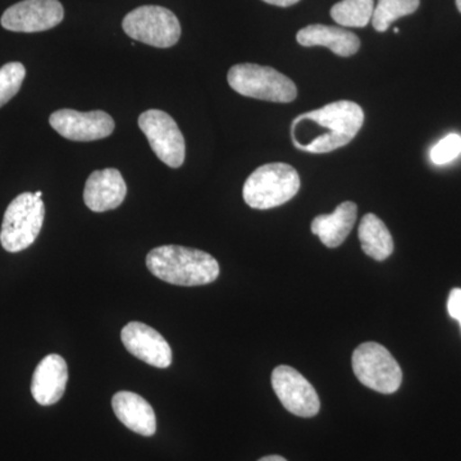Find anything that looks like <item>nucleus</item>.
Instances as JSON below:
<instances>
[{"instance_id":"nucleus-1","label":"nucleus","mask_w":461,"mask_h":461,"mask_svg":"<svg viewBox=\"0 0 461 461\" xmlns=\"http://www.w3.org/2000/svg\"><path fill=\"white\" fill-rule=\"evenodd\" d=\"M364 123L357 103L339 100L315 111L297 115L291 124V139L297 150L326 154L354 140Z\"/></svg>"},{"instance_id":"nucleus-2","label":"nucleus","mask_w":461,"mask_h":461,"mask_svg":"<svg viewBox=\"0 0 461 461\" xmlns=\"http://www.w3.org/2000/svg\"><path fill=\"white\" fill-rule=\"evenodd\" d=\"M147 267L159 280L176 286H202L217 280L220 264L199 249L163 245L147 257Z\"/></svg>"},{"instance_id":"nucleus-3","label":"nucleus","mask_w":461,"mask_h":461,"mask_svg":"<svg viewBox=\"0 0 461 461\" xmlns=\"http://www.w3.org/2000/svg\"><path fill=\"white\" fill-rule=\"evenodd\" d=\"M299 190V173L293 166L269 163L249 176L242 196L250 208L266 211L290 202Z\"/></svg>"},{"instance_id":"nucleus-4","label":"nucleus","mask_w":461,"mask_h":461,"mask_svg":"<svg viewBox=\"0 0 461 461\" xmlns=\"http://www.w3.org/2000/svg\"><path fill=\"white\" fill-rule=\"evenodd\" d=\"M227 80L236 93L248 98L291 103L297 96V87L294 81L272 67L241 63L230 67Z\"/></svg>"},{"instance_id":"nucleus-5","label":"nucleus","mask_w":461,"mask_h":461,"mask_svg":"<svg viewBox=\"0 0 461 461\" xmlns=\"http://www.w3.org/2000/svg\"><path fill=\"white\" fill-rule=\"evenodd\" d=\"M45 205L33 193L18 195L5 211L0 230V244L8 253H18L32 247L41 233Z\"/></svg>"},{"instance_id":"nucleus-6","label":"nucleus","mask_w":461,"mask_h":461,"mask_svg":"<svg viewBox=\"0 0 461 461\" xmlns=\"http://www.w3.org/2000/svg\"><path fill=\"white\" fill-rule=\"evenodd\" d=\"M124 32L150 47L171 48L181 38V25L173 12L159 5H142L123 18Z\"/></svg>"},{"instance_id":"nucleus-7","label":"nucleus","mask_w":461,"mask_h":461,"mask_svg":"<svg viewBox=\"0 0 461 461\" xmlns=\"http://www.w3.org/2000/svg\"><path fill=\"white\" fill-rule=\"evenodd\" d=\"M353 369L360 384L379 393L390 395L402 386V371L399 363L377 342H366L355 348Z\"/></svg>"},{"instance_id":"nucleus-8","label":"nucleus","mask_w":461,"mask_h":461,"mask_svg":"<svg viewBox=\"0 0 461 461\" xmlns=\"http://www.w3.org/2000/svg\"><path fill=\"white\" fill-rule=\"evenodd\" d=\"M139 127L151 150L165 165L171 168L184 165L186 145L180 127L171 115L159 109H149L139 117Z\"/></svg>"},{"instance_id":"nucleus-9","label":"nucleus","mask_w":461,"mask_h":461,"mask_svg":"<svg viewBox=\"0 0 461 461\" xmlns=\"http://www.w3.org/2000/svg\"><path fill=\"white\" fill-rule=\"evenodd\" d=\"M276 395L291 414L312 418L320 412L321 402L313 384L296 369L280 366L272 373Z\"/></svg>"},{"instance_id":"nucleus-10","label":"nucleus","mask_w":461,"mask_h":461,"mask_svg":"<svg viewBox=\"0 0 461 461\" xmlns=\"http://www.w3.org/2000/svg\"><path fill=\"white\" fill-rule=\"evenodd\" d=\"M65 18L58 0H23L3 14L0 23L8 32H41L53 29Z\"/></svg>"},{"instance_id":"nucleus-11","label":"nucleus","mask_w":461,"mask_h":461,"mask_svg":"<svg viewBox=\"0 0 461 461\" xmlns=\"http://www.w3.org/2000/svg\"><path fill=\"white\" fill-rule=\"evenodd\" d=\"M50 123L60 136L71 141L102 140L114 131L113 118L103 111L59 109L50 115Z\"/></svg>"},{"instance_id":"nucleus-12","label":"nucleus","mask_w":461,"mask_h":461,"mask_svg":"<svg viewBox=\"0 0 461 461\" xmlns=\"http://www.w3.org/2000/svg\"><path fill=\"white\" fill-rule=\"evenodd\" d=\"M121 339L130 354L138 359L156 366L168 368L172 363L171 346L158 330L141 321H131L122 329Z\"/></svg>"},{"instance_id":"nucleus-13","label":"nucleus","mask_w":461,"mask_h":461,"mask_svg":"<svg viewBox=\"0 0 461 461\" xmlns=\"http://www.w3.org/2000/svg\"><path fill=\"white\" fill-rule=\"evenodd\" d=\"M127 195L122 173L115 168L94 171L87 178L84 190V202L95 213L112 211L122 204Z\"/></svg>"},{"instance_id":"nucleus-14","label":"nucleus","mask_w":461,"mask_h":461,"mask_svg":"<svg viewBox=\"0 0 461 461\" xmlns=\"http://www.w3.org/2000/svg\"><path fill=\"white\" fill-rule=\"evenodd\" d=\"M68 382V366L60 355L50 354L36 366L32 382L33 399L42 406L53 405L62 399Z\"/></svg>"},{"instance_id":"nucleus-15","label":"nucleus","mask_w":461,"mask_h":461,"mask_svg":"<svg viewBox=\"0 0 461 461\" xmlns=\"http://www.w3.org/2000/svg\"><path fill=\"white\" fill-rule=\"evenodd\" d=\"M112 408L115 417L132 432L145 437L156 433V412L144 397L130 391H121L112 399Z\"/></svg>"},{"instance_id":"nucleus-16","label":"nucleus","mask_w":461,"mask_h":461,"mask_svg":"<svg viewBox=\"0 0 461 461\" xmlns=\"http://www.w3.org/2000/svg\"><path fill=\"white\" fill-rule=\"evenodd\" d=\"M296 41L306 48L326 47L339 57H351L360 50V39L339 26L309 25L300 30Z\"/></svg>"},{"instance_id":"nucleus-17","label":"nucleus","mask_w":461,"mask_h":461,"mask_svg":"<svg viewBox=\"0 0 461 461\" xmlns=\"http://www.w3.org/2000/svg\"><path fill=\"white\" fill-rule=\"evenodd\" d=\"M357 217V204L353 202L342 203L333 213L315 217L312 222V232L320 238L324 247L339 248L353 230Z\"/></svg>"},{"instance_id":"nucleus-18","label":"nucleus","mask_w":461,"mask_h":461,"mask_svg":"<svg viewBox=\"0 0 461 461\" xmlns=\"http://www.w3.org/2000/svg\"><path fill=\"white\" fill-rule=\"evenodd\" d=\"M360 244L366 256L384 262L393 253V240L384 221L377 215L368 213L360 221L357 230Z\"/></svg>"},{"instance_id":"nucleus-19","label":"nucleus","mask_w":461,"mask_h":461,"mask_svg":"<svg viewBox=\"0 0 461 461\" xmlns=\"http://www.w3.org/2000/svg\"><path fill=\"white\" fill-rule=\"evenodd\" d=\"M375 0H341L330 9V17L339 26L366 27L372 21Z\"/></svg>"},{"instance_id":"nucleus-20","label":"nucleus","mask_w":461,"mask_h":461,"mask_svg":"<svg viewBox=\"0 0 461 461\" xmlns=\"http://www.w3.org/2000/svg\"><path fill=\"white\" fill-rule=\"evenodd\" d=\"M420 0H378L373 12L372 25L375 32H387L391 23L409 16L420 8Z\"/></svg>"},{"instance_id":"nucleus-21","label":"nucleus","mask_w":461,"mask_h":461,"mask_svg":"<svg viewBox=\"0 0 461 461\" xmlns=\"http://www.w3.org/2000/svg\"><path fill=\"white\" fill-rule=\"evenodd\" d=\"M25 77L26 68L23 63L11 62L0 68V108L17 95Z\"/></svg>"},{"instance_id":"nucleus-22","label":"nucleus","mask_w":461,"mask_h":461,"mask_svg":"<svg viewBox=\"0 0 461 461\" xmlns=\"http://www.w3.org/2000/svg\"><path fill=\"white\" fill-rule=\"evenodd\" d=\"M461 154V136L450 133L430 150V160L437 166L447 165Z\"/></svg>"},{"instance_id":"nucleus-23","label":"nucleus","mask_w":461,"mask_h":461,"mask_svg":"<svg viewBox=\"0 0 461 461\" xmlns=\"http://www.w3.org/2000/svg\"><path fill=\"white\" fill-rule=\"evenodd\" d=\"M447 311L451 318L459 321L461 326V288H454L448 296Z\"/></svg>"},{"instance_id":"nucleus-24","label":"nucleus","mask_w":461,"mask_h":461,"mask_svg":"<svg viewBox=\"0 0 461 461\" xmlns=\"http://www.w3.org/2000/svg\"><path fill=\"white\" fill-rule=\"evenodd\" d=\"M263 2L268 3V5H276V7L287 8L291 5H296L300 0H263Z\"/></svg>"},{"instance_id":"nucleus-25","label":"nucleus","mask_w":461,"mask_h":461,"mask_svg":"<svg viewBox=\"0 0 461 461\" xmlns=\"http://www.w3.org/2000/svg\"><path fill=\"white\" fill-rule=\"evenodd\" d=\"M258 461H287L285 457L278 456V455H269V456L262 457Z\"/></svg>"},{"instance_id":"nucleus-26","label":"nucleus","mask_w":461,"mask_h":461,"mask_svg":"<svg viewBox=\"0 0 461 461\" xmlns=\"http://www.w3.org/2000/svg\"><path fill=\"white\" fill-rule=\"evenodd\" d=\"M33 194H35L36 198L41 199V196H42L41 191H36V193H33Z\"/></svg>"},{"instance_id":"nucleus-27","label":"nucleus","mask_w":461,"mask_h":461,"mask_svg":"<svg viewBox=\"0 0 461 461\" xmlns=\"http://www.w3.org/2000/svg\"><path fill=\"white\" fill-rule=\"evenodd\" d=\"M456 7L459 9V12L461 14V0H456Z\"/></svg>"},{"instance_id":"nucleus-28","label":"nucleus","mask_w":461,"mask_h":461,"mask_svg":"<svg viewBox=\"0 0 461 461\" xmlns=\"http://www.w3.org/2000/svg\"><path fill=\"white\" fill-rule=\"evenodd\" d=\"M393 32L399 33V29H393Z\"/></svg>"}]
</instances>
